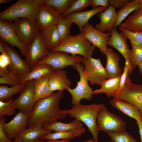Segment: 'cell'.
<instances>
[{"label": "cell", "mask_w": 142, "mask_h": 142, "mask_svg": "<svg viewBox=\"0 0 142 142\" xmlns=\"http://www.w3.org/2000/svg\"><path fill=\"white\" fill-rule=\"evenodd\" d=\"M106 67L105 68L109 78L120 77L122 73L119 66L120 57L110 48H108L106 55Z\"/></svg>", "instance_id": "cell-22"}, {"label": "cell", "mask_w": 142, "mask_h": 142, "mask_svg": "<svg viewBox=\"0 0 142 142\" xmlns=\"http://www.w3.org/2000/svg\"><path fill=\"white\" fill-rule=\"evenodd\" d=\"M140 74L142 75V62L139 63L138 65Z\"/></svg>", "instance_id": "cell-50"}, {"label": "cell", "mask_w": 142, "mask_h": 142, "mask_svg": "<svg viewBox=\"0 0 142 142\" xmlns=\"http://www.w3.org/2000/svg\"><path fill=\"white\" fill-rule=\"evenodd\" d=\"M99 131L106 132L126 131V123L120 117L109 112L105 105L100 110L97 118Z\"/></svg>", "instance_id": "cell-6"}, {"label": "cell", "mask_w": 142, "mask_h": 142, "mask_svg": "<svg viewBox=\"0 0 142 142\" xmlns=\"http://www.w3.org/2000/svg\"><path fill=\"white\" fill-rule=\"evenodd\" d=\"M132 71L131 64L125 62L124 70L121 76L119 87L113 96V98H117L126 83L127 78L129 76L128 73H131Z\"/></svg>", "instance_id": "cell-41"}, {"label": "cell", "mask_w": 142, "mask_h": 142, "mask_svg": "<svg viewBox=\"0 0 142 142\" xmlns=\"http://www.w3.org/2000/svg\"><path fill=\"white\" fill-rule=\"evenodd\" d=\"M45 39L46 47L50 51L57 47L61 41L57 24L49 30L40 32Z\"/></svg>", "instance_id": "cell-33"}, {"label": "cell", "mask_w": 142, "mask_h": 142, "mask_svg": "<svg viewBox=\"0 0 142 142\" xmlns=\"http://www.w3.org/2000/svg\"><path fill=\"white\" fill-rule=\"evenodd\" d=\"M95 48L82 33H80L61 41L58 46L50 51L63 52L73 56L79 55L87 58L92 57Z\"/></svg>", "instance_id": "cell-4"}, {"label": "cell", "mask_w": 142, "mask_h": 142, "mask_svg": "<svg viewBox=\"0 0 142 142\" xmlns=\"http://www.w3.org/2000/svg\"><path fill=\"white\" fill-rule=\"evenodd\" d=\"M127 39L113 28L107 45L116 49L122 55L125 62L131 63L129 58L130 50L128 47Z\"/></svg>", "instance_id": "cell-19"}, {"label": "cell", "mask_w": 142, "mask_h": 142, "mask_svg": "<svg viewBox=\"0 0 142 142\" xmlns=\"http://www.w3.org/2000/svg\"><path fill=\"white\" fill-rule=\"evenodd\" d=\"M42 6L39 0H18L0 13V20L11 22L22 18H36Z\"/></svg>", "instance_id": "cell-3"}, {"label": "cell", "mask_w": 142, "mask_h": 142, "mask_svg": "<svg viewBox=\"0 0 142 142\" xmlns=\"http://www.w3.org/2000/svg\"><path fill=\"white\" fill-rule=\"evenodd\" d=\"M0 52L1 54L5 53L8 54L5 45L1 40L0 41Z\"/></svg>", "instance_id": "cell-48"}, {"label": "cell", "mask_w": 142, "mask_h": 142, "mask_svg": "<svg viewBox=\"0 0 142 142\" xmlns=\"http://www.w3.org/2000/svg\"><path fill=\"white\" fill-rule=\"evenodd\" d=\"M2 42L5 45L8 54L12 61L11 64L8 67L9 70L23 76L29 73L31 70V68L26 61L22 59L17 50L10 47L8 44Z\"/></svg>", "instance_id": "cell-17"}, {"label": "cell", "mask_w": 142, "mask_h": 142, "mask_svg": "<svg viewBox=\"0 0 142 142\" xmlns=\"http://www.w3.org/2000/svg\"><path fill=\"white\" fill-rule=\"evenodd\" d=\"M82 33L84 37L91 44L99 48L105 56L107 48V43L111 34V32L107 33L102 32L88 23L83 27Z\"/></svg>", "instance_id": "cell-14"}, {"label": "cell", "mask_w": 142, "mask_h": 142, "mask_svg": "<svg viewBox=\"0 0 142 142\" xmlns=\"http://www.w3.org/2000/svg\"><path fill=\"white\" fill-rule=\"evenodd\" d=\"M90 6V0H75L66 10L61 13L62 17L65 18L73 13L79 12Z\"/></svg>", "instance_id": "cell-36"}, {"label": "cell", "mask_w": 142, "mask_h": 142, "mask_svg": "<svg viewBox=\"0 0 142 142\" xmlns=\"http://www.w3.org/2000/svg\"><path fill=\"white\" fill-rule=\"evenodd\" d=\"M50 51L47 49L44 38L40 32L29 45L25 60L31 68L45 58Z\"/></svg>", "instance_id": "cell-12"}, {"label": "cell", "mask_w": 142, "mask_h": 142, "mask_svg": "<svg viewBox=\"0 0 142 142\" xmlns=\"http://www.w3.org/2000/svg\"><path fill=\"white\" fill-rule=\"evenodd\" d=\"M140 8V0H134L126 4L117 12L116 19L113 28L121 26L122 22L132 12Z\"/></svg>", "instance_id": "cell-32"}, {"label": "cell", "mask_w": 142, "mask_h": 142, "mask_svg": "<svg viewBox=\"0 0 142 142\" xmlns=\"http://www.w3.org/2000/svg\"><path fill=\"white\" fill-rule=\"evenodd\" d=\"M49 82L51 90L61 91L70 88V80L67 77L66 70L53 69L49 75Z\"/></svg>", "instance_id": "cell-18"}, {"label": "cell", "mask_w": 142, "mask_h": 142, "mask_svg": "<svg viewBox=\"0 0 142 142\" xmlns=\"http://www.w3.org/2000/svg\"><path fill=\"white\" fill-rule=\"evenodd\" d=\"M44 142H70L69 140H48Z\"/></svg>", "instance_id": "cell-49"}, {"label": "cell", "mask_w": 142, "mask_h": 142, "mask_svg": "<svg viewBox=\"0 0 142 142\" xmlns=\"http://www.w3.org/2000/svg\"><path fill=\"white\" fill-rule=\"evenodd\" d=\"M120 26L131 32H142V9L134 11Z\"/></svg>", "instance_id": "cell-26"}, {"label": "cell", "mask_w": 142, "mask_h": 142, "mask_svg": "<svg viewBox=\"0 0 142 142\" xmlns=\"http://www.w3.org/2000/svg\"><path fill=\"white\" fill-rule=\"evenodd\" d=\"M136 123L139 128V132L140 137V142H142V120H136Z\"/></svg>", "instance_id": "cell-47"}, {"label": "cell", "mask_w": 142, "mask_h": 142, "mask_svg": "<svg viewBox=\"0 0 142 142\" xmlns=\"http://www.w3.org/2000/svg\"><path fill=\"white\" fill-rule=\"evenodd\" d=\"M0 20L1 40L9 44L13 48L16 47L20 50L21 54L26 57L29 45L25 44L16 34L13 23Z\"/></svg>", "instance_id": "cell-11"}, {"label": "cell", "mask_w": 142, "mask_h": 142, "mask_svg": "<svg viewBox=\"0 0 142 142\" xmlns=\"http://www.w3.org/2000/svg\"><path fill=\"white\" fill-rule=\"evenodd\" d=\"M41 3L51 7L61 13L66 10L75 0H39Z\"/></svg>", "instance_id": "cell-35"}, {"label": "cell", "mask_w": 142, "mask_h": 142, "mask_svg": "<svg viewBox=\"0 0 142 142\" xmlns=\"http://www.w3.org/2000/svg\"><path fill=\"white\" fill-rule=\"evenodd\" d=\"M90 4L93 8L99 7L107 8L110 6L109 0H90Z\"/></svg>", "instance_id": "cell-45"}, {"label": "cell", "mask_w": 142, "mask_h": 142, "mask_svg": "<svg viewBox=\"0 0 142 142\" xmlns=\"http://www.w3.org/2000/svg\"><path fill=\"white\" fill-rule=\"evenodd\" d=\"M22 75L9 71L7 74L0 77V83L7 84L11 87L16 86L21 83Z\"/></svg>", "instance_id": "cell-40"}, {"label": "cell", "mask_w": 142, "mask_h": 142, "mask_svg": "<svg viewBox=\"0 0 142 142\" xmlns=\"http://www.w3.org/2000/svg\"><path fill=\"white\" fill-rule=\"evenodd\" d=\"M63 90L58 91L47 98L37 101L33 110L28 115V127L40 126L64 119L67 114L59 107Z\"/></svg>", "instance_id": "cell-1"}, {"label": "cell", "mask_w": 142, "mask_h": 142, "mask_svg": "<svg viewBox=\"0 0 142 142\" xmlns=\"http://www.w3.org/2000/svg\"><path fill=\"white\" fill-rule=\"evenodd\" d=\"M12 63L11 57L8 54H1L0 55V76H3L9 72L8 68Z\"/></svg>", "instance_id": "cell-42"}, {"label": "cell", "mask_w": 142, "mask_h": 142, "mask_svg": "<svg viewBox=\"0 0 142 142\" xmlns=\"http://www.w3.org/2000/svg\"><path fill=\"white\" fill-rule=\"evenodd\" d=\"M130 43L132 49L130 50L129 58L132 71L138 64L142 62V47Z\"/></svg>", "instance_id": "cell-37"}, {"label": "cell", "mask_w": 142, "mask_h": 142, "mask_svg": "<svg viewBox=\"0 0 142 142\" xmlns=\"http://www.w3.org/2000/svg\"><path fill=\"white\" fill-rule=\"evenodd\" d=\"M110 6L115 9L121 8L126 4L130 2L129 0H109Z\"/></svg>", "instance_id": "cell-46"}, {"label": "cell", "mask_w": 142, "mask_h": 142, "mask_svg": "<svg viewBox=\"0 0 142 142\" xmlns=\"http://www.w3.org/2000/svg\"><path fill=\"white\" fill-rule=\"evenodd\" d=\"M82 57L79 55H70L63 52L50 51L45 58L39 61L36 64H48L53 69H63L68 66H72L75 68L77 63L82 62Z\"/></svg>", "instance_id": "cell-9"}, {"label": "cell", "mask_w": 142, "mask_h": 142, "mask_svg": "<svg viewBox=\"0 0 142 142\" xmlns=\"http://www.w3.org/2000/svg\"><path fill=\"white\" fill-rule=\"evenodd\" d=\"M52 131L40 126L28 127L17 138L28 142H35L42 136Z\"/></svg>", "instance_id": "cell-29"}, {"label": "cell", "mask_w": 142, "mask_h": 142, "mask_svg": "<svg viewBox=\"0 0 142 142\" xmlns=\"http://www.w3.org/2000/svg\"><path fill=\"white\" fill-rule=\"evenodd\" d=\"M34 80L29 81L23 90L16 99L13 100L11 106L19 111L28 115L32 111L36 103Z\"/></svg>", "instance_id": "cell-13"}, {"label": "cell", "mask_w": 142, "mask_h": 142, "mask_svg": "<svg viewBox=\"0 0 142 142\" xmlns=\"http://www.w3.org/2000/svg\"><path fill=\"white\" fill-rule=\"evenodd\" d=\"M43 128L45 129L53 130L55 132H62L74 131L84 127L81 121L75 119L68 123L56 121L44 125Z\"/></svg>", "instance_id": "cell-25"}, {"label": "cell", "mask_w": 142, "mask_h": 142, "mask_svg": "<svg viewBox=\"0 0 142 142\" xmlns=\"http://www.w3.org/2000/svg\"><path fill=\"white\" fill-rule=\"evenodd\" d=\"M82 62L84 65L88 82L91 85H101L105 81L109 79L99 58L83 57Z\"/></svg>", "instance_id": "cell-8"}, {"label": "cell", "mask_w": 142, "mask_h": 142, "mask_svg": "<svg viewBox=\"0 0 142 142\" xmlns=\"http://www.w3.org/2000/svg\"><path fill=\"white\" fill-rule=\"evenodd\" d=\"M140 8L142 9V0H140Z\"/></svg>", "instance_id": "cell-55"}, {"label": "cell", "mask_w": 142, "mask_h": 142, "mask_svg": "<svg viewBox=\"0 0 142 142\" xmlns=\"http://www.w3.org/2000/svg\"><path fill=\"white\" fill-rule=\"evenodd\" d=\"M72 23L70 20L62 17L59 19L57 27L61 42L71 36L70 30Z\"/></svg>", "instance_id": "cell-34"}, {"label": "cell", "mask_w": 142, "mask_h": 142, "mask_svg": "<svg viewBox=\"0 0 142 142\" xmlns=\"http://www.w3.org/2000/svg\"><path fill=\"white\" fill-rule=\"evenodd\" d=\"M0 117V142H12L6 136L3 130V126L6 119L4 116Z\"/></svg>", "instance_id": "cell-44"}, {"label": "cell", "mask_w": 142, "mask_h": 142, "mask_svg": "<svg viewBox=\"0 0 142 142\" xmlns=\"http://www.w3.org/2000/svg\"><path fill=\"white\" fill-rule=\"evenodd\" d=\"M121 76L110 78L105 81L101 85L100 88L93 90V95L104 93L109 98L113 97L119 87Z\"/></svg>", "instance_id": "cell-28"}, {"label": "cell", "mask_w": 142, "mask_h": 142, "mask_svg": "<svg viewBox=\"0 0 142 142\" xmlns=\"http://www.w3.org/2000/svg\"><path fill=\"white\" fill-rule=\"evenodd\" d=\"M107 8L102 7L93 8L84 12H75L64 18L75 23L78 26L80 33H82L83 27L88 23L89 20L93 16L106 10Z\"/></svg>", "instance_id": "cell-21"}, {"label": "cell", "mask_w": 142, "mask_h": 142, "mask_svg": "<svg viewBox=\"0 0 142 142\" xmlns=\"http://www.w3.org/2000/svg\"><path fill=\"white\" fill-rule=\"evenodd\" d=\"M13 142H28L20 139L17 138H15Z\"/></svg>", "instance_id": "cell-51"}, {"label": "cell", "mask_w": 142, "mask_h": 142, "mask_svg": "<svg viewBox=\"0 0 142 142\" xmlns=\"http://www.w3.org/2000/svg\"><path fill=\"white\" fill-rule=\"evenodd\" d=\"M11 0H0V4H1L3 3H7L11 2Z\"/></svg>", "instance_id": "cell-52"}, {"label": "cell", "mask_w": 142, "mask_h": 142, "mask_svg": "<svg viewBox=\"0 0 142 142\" xmlns=\"http://www.w3.org/2000/svg\"><path fill=\"white\" fill-rule=\"evenodd\" d=\"M120 33L128 39L130 43L142 47V32H134L129 31L121 26L119 27Z\"/></svg>", "instance_id": "cell-38"}, {"label": "cell", "mask_w": 142, "mask_h": 142, "mask_svg": "<svg viewBox=\"0 0 142 142\" xmlns=\"http://www.w3.org/2000/svg\"><path fill=\"white\" fill-rule=\"evenodd\" d=\"M85 132L84 128L69 131L50 133L42 136L39 140L45 141L48 140H69L82 135Z\"/></svg>", "instance_id": "cell-30"}, {"label": "cell", "mask_w": 142, "mask_h": 142, "mask_svg": "<svg viewBox=\"0 0 142 142\" xmlns=\"http://www.w3.org/2000/svg\"><path fill=\"white\" fill-rule=\"evenodd\" d=\"M75 68L79 74V80L75 88L68 87L66 89L72 96V102L74 105L80 103L82 99L91 100L93 95V90L88 83L84 67L80 63L77 64Z\"/></svg>", "instance_id": "cell-7"}, {"label": "cell", "mask_w": 142, "mask_h": 142, "mask_svg": "<svg viewBox=\"0 0 142 142\" xmlns=\"http://www.w3.org/2000/svg\"><path fill=\"white\" fill-rule=\"evenodd\" d=\"M44 142V141L43 140L39 139L37 140V141H36L35 142Z\"/></svg>", "instance_id": "cell-54"}, {"label": "cell", "mask_w": 142, "mask_h": 142, "mask_svg": "<svg viewBox=\"0 0 142 142\" xmlns=\"http://www.w3.org/2000/svg\"><path fill=\"white\" fill-rule=\"evenodd\" d=\"M113 142H139L126 131L118 132H107Z\"/></svg>", "instance_id": "cell-39"}, {"label": "cell", "mask_w": 142, "mask_h": 142, "mask_svg": "<svg viewBox=\"0 0 142 142\" xmlns=\"http://www.w3.org/2000/svg\"><path fill=\"white\" fill-rule=\"evenodd\" d=\"M108 142H113L112 140L109 141Z\"/></svg>", "instance_id": "cell-56"}, {"label": "cell", "mask_w": 142, "mask_h": 142, "mask_svg": "<svg viewBox=\"0 0 142 142\" xmlns=\"http://www.w3.org/2000/svg\"><path fill=\"white\" fill-rule=\"evenodd\" d=\"M117 16L115 9L110 6L105 11L98 13L100 22L95 25L98 30L104 32H111L116 21Z\"/></svg>", "instance_id": "cell-20"}, {"label": "cell", "mask_w": 142, "mask_h": 142, "mask_svg": "<svg viewBox=\"0 0 142 142\" xmlns=\"http://www.w3.org/2000/svg\"><path fill=\"white\" fill-rule=\"evenodd\" d=\"M109 103L114 108L124 114L135 119L136 121L141 120L140 112L132 104L114 98L110 99L109 101Z\"/></svg>", "instance_id": "cell-23"}, {"label": "cell", "mask_w": 142, "mask_h": 142, "mask_svg": "<svg viewBox=\"0 0 142 142\" xmlns=\"http://www.w3.org/2000/svg\"><path fill=\"white\" fill-rule=\"evenodd\" d=\"M31 69L29 73L24 76H22L21 83L49 75L53 69L51 65L46 64H36Z\"/></svg>", "instance_id": "cell-27"}, {"label": "cell", "mask_w": 142, "mask_h": 142, "mask_svg": "<svg viewBox=\"0 0 142 142\" xmlns=\"http://www.w3.org/2000/svg\"><path fill=\"white\" fill-rule=\"evenodd\" d=\"M105 105L103 103L83 105L79 103L70 109L63 110V112L83 123L92 135L95 142H98V129L96 120L100 110Z\"/></svg>", "instance_id": "cell-2"}, {"label": "cell", "mask_w": 142, "mask_h": 142, "mask_svg": "<svg viewBox=\"0 0 142 142\" xmlns=\"http://www.w3.org/2000/svg\"><path fill=\"white\" fill-rule=\"evenodd\" d=\"M28 115L19 111L9 122L3 126L4 132L7 138L11 140L18 136L26 128Z\"/></svg>", "instance_id": "cell-16"}, {"label": "cell", "mask_w": 142, "mask_h": 142, "mask_svg": "<svg viewBox=\"0 0 142 142\" xmlns=\"http://www.w3.org/2000/svg\"><path fill=\"white\" fill-rule=\"evenodd\" d=\"M81 142H95L93 139H90L89 140L83 141Z\"/></svg>", "instance_id": "cell-53"}, {"label": "cell", "mask_w": 142, "mask_h": 142, "mask_svg": "<svg viewBox=\"0 0 142 142\" xmlns=\"http://www.w3.org/2000/svg\"><path fill=\"white\" fill-rule=\"evenodd\" d=\"M29 82V81L24 82L10 87L6 85H0V101L6 102L12 99L14 95L20 94Z\"/></svg>", "instance_id": "cell-31"}, {"label": "cell", "mask_w": 142, "mask_h": 142, "mask_svg": "<svg viewBox=\"0 0 142 142\" xmlns=\"http://www.w3.org/2000/svg\"><path fill=\"white\" fill-rule=\"evenodd\" d=\"M49 74L34 80L36 102L48 97L53 93L49 84Z\"/></svg>", "instance_id": "cell-24"}, {"label": "cell", "mask_w": 142, "mask_h": 142, "mask_svg": "<svg viewBox=\"0 0 142 142\" xmlns=\"http://www.w3.org/2000/svg\"><path fill=\"white\" fill-rule=\"evenodd\" d=\"M13 99L7 102L0 101V117L6 116H11L16 113V109L12 107L11 105Z\"/></svg>", "instance_id": "cell-43"}, {"label": "cell", "mask_w": 142, "mask_h": 142, "mask_svg": "<svg viewBox=\"0 0 142 142\" xmlns=\"http://www.w3.org/2000/svg\"><path fill=\"white\" fill-rule=\"evenodd\" d=\"M13 24L16 34L20 40L28 45L40 32L36 18H20L14 20Z\"/></svg>", "instance_id": "cell-5"}, {"label": "cell", "mask_w": 142, "mask_h": 142, "mask_svg": "<svg viewBox=\"0 0 142 142\" xmlns=\"http://www.w3.org/2000/svg\"><path fill=\"white\" fill-rule=\"evenodd\" d=\"M40 2L41 7L36 19L40 32H43L57 25L62 16L61 13L55 9Z\"/></svg>", "instance_id": "cell-15"}, {"label": "cell", "mask_w": 142, "mask_h": 142, "mask_svg": "<svg viewBox=\"0 0 142 142\" xmlns=\"http://www.w3.org/2000/svg\"><path fill=\"white\" fill-rule=\"evenodd\" d=\"M116 99L130 103L140 112L142 120V85L133 83L129 76Z\"/></svg>", "instance_id": "cell-10"}]
</instances>
